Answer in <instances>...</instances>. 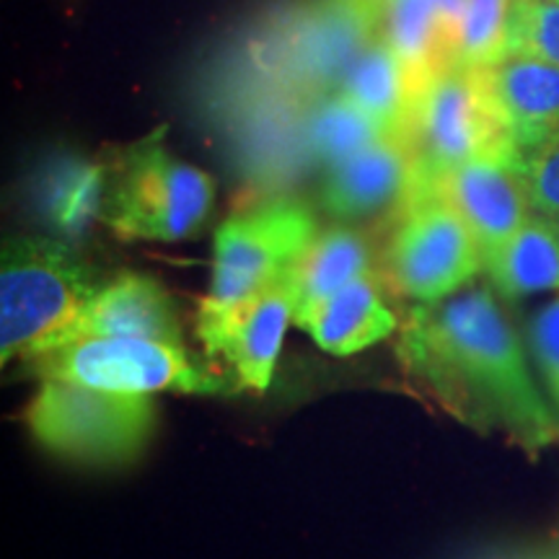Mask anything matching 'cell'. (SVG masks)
<instances>
[{
	"instance_id": "obj_1",
	"label": "cell",
	"mask_w": 559,
	"mask_h": 559,
	"mask_svg": "<svg viewBox=\"0 0 559 559\" xmlns=\"http://www.w3.org/2000/svg\"><path fill=\"white\" fill-rule=\"evenodd\" d=\"M400 358L432 400L481 436H502L531 459L559 438L555 409L489 288L417 304L402 326Z\"/></svg>"
},
{
	"instance_id": "obj_2",
	"label": "cell",
	"mask_w": 559,
	"mask_h": 559,
	"mask_svg": "<svg viewBox=\"0 0 559 559\" xmlns=\"http://www.w3.org/2000/svg\"><path fill=\"white\" fill-rule=\"evenodd\" d=\"M215 181L166 148L164 132L138 140L104 169L99 218L124 241H185L205 226Z\"/></svg>"
},
{
	"instance_id": "obj_3",
	"label": "cell",
	"mask_w": 559,
	"mask_h": 559,
	"mask_svg": "<svg viewBox=\"0 0 559 559\" xmlns=\"http://www.w3.org/2000/svg\"><path fill=\"white\" fill-rule=\"evenodd\" d=\"M107 283L66 243L19 236L0 257V355L26 360L81 317Z\"/></svg>"
},
{
	"instance_id": "obj_4",
	"label": "cell",
	"mask_w": 559,
	"mask_h": 559,
	"mask_svg": "<svg viewBox=\"0 0 559 559\" xmlns=\"http://www.w3.org/2000/svg\"><path fill=\"white\" fill-rule=\"evenodd\" d=\"M156 425L151 394H122L68 381H41L26 407V428L41 449L83 464H124Z\"/></svg>"
},
{
	"instance_id": "obj_5",
	"label": "cell",
	"mask_w": 559,
	"mask_h": 559,
	"mask_svg": "<svg viewBox=\"0 0 559 559\" xmlns=\"http://www.w3.org/2000/svg\"><path fill=\"white\" fill-rule=\"evenodd\" d=\"M402 135L415 156V181L481 156L519 153L495 107L487 73L464 66L440 70L412 96Z\"/></svg>"
},
{
	"instance_id": "obj_6",
	"label": "cell",
	"mask_w": 559,
	"mask_h": 559,
	"mask_svg": "<svg viewBox=\"0 0 559 559\" xmlns=\"http://www.w3.org/2000/svg\"><path fill=\"white\" fill-rule=\"evenodd\" d=\"M481 270L485 254L456 207L428 187H412L383 247V277L391 290L417 304H436L464 290Z\"/></svg>"
},
{
	"instance_id": "obj_7",
	"label": "cell",
	"mask_w": 559,
	"mask_h": 559,
	"mask_svg": "<svg viewBox=\"0 0 559 559\" xmlns=\"http://www.w3.org/2000/svg\"><path fill=\"white\" fill-rule=\"evenodd\" d=\"M41 381H68L122 394H221L223 376L192 360L185 345L143 337H88L26 358Z\"/></svg>"
},
{
	"instance_id": "obj_8",
	"label": "cell",
	"mask_w": 559,
	"mask_h": 559,
	"mask_svg": "<svg viewBox=\"0 0 559 559\" xmlns=\"http://www.w3.org/2000/svg\"><path fill=\"white\" fill-rule=\"evenodd\" d=\"M317 218L296 200H272L218 226L205 306H228L277 283L317 239Z\"/></svg>"
},
{
	"instance_id": "obj_9",
	"label": "cell",
	"mask_w": 559,
	"mask_h": 559,
	"mask_svg": "<svg viewBox=\"0 0 559 559\" xmlns=\"http://www.w3.org/2000/svg\"><path fill=\"white\" fill-rule=\"evenodd\" d=\"M298 293L290 272L277 283L228 306H198V337L207 355L234 368L241 389L264 394L275 376L285 332L296 324Z\"/></svg>"
},
{
	"instance_id": "obj_10",
	"label": "cell",
	"mask_w": 559,
	"mask_h": 559,
	"mask_svg": "<svg viewBox=\"0 0 559 559\" xmlns=\"http://www.w3.org/2000/svg\"><path fill=\"white\" fill-rule=\"evenodd\" d=\"M415 185L428 187L456 207L477 239L485 260L534 213L521 177L519 153H495V156L466 160L456 169Z\"/></svg>"
},
{
	"instance_id": "obj_11",
	"label": "cell",
	"mask_w": 559,
	"mask_h": 559,
	"mask_svg": "<svg viewBox=\"0 0 559 559\" xmlns=\"http://www.w3.org/2000/svg\"><path fill=\"white\" fill-rule=\"evenodd\" d=\"M88 337H143L185 345L179 313L169 290L156 277L140 272H122L115 280H107L81 317L55 334L41 349Z\"/></svg>"
},
{
	"instance_id": "obj_12",
	"label": "cell",
	"mask_w": 559,
	"mask_h": 559,
	"mask_svg": "<svg viewBox=\"0 0 559 559\" xmlns=\"http://www.w3.org/2000/svg\"><path fill=\"white\" fill-rule=\"evenodd\" d=\"M417 179L415 156L404 135H386L368 148L330 166L321 202L337 218L400 210L407 202Z\"/></svg>"
},
{
	"instance_id": "obj_13",
	"label": "cell",
	"mask_w": 559,
	"mask_h": 559,
	"mask_svg": "<svg viewBox=\"0 0 559 559\" xmlns=\"http://www.w3.org/2000/svg\"><path fill=\"white\" fill-rule=\"evenodd\" d=\"M464 0H373L376 37L409 75L412 96L440 70L456 66Z\"/></svg>"
},
{
	"instance_id": "obj_14",
	"label": "cell",
	"mask_w": 559,
	"mask_h": 559,
	"mask_svg": "<svg viewBox=\"0 0 559 559\" xmlns=\"http://www.w3.org/2000/svg\"><path fill=\"white\" fill-rule=\"evenodd\" d=\"M502 124L515 151L526 153L559 132V68L534 58L508 55L498 66L487 68Z\"/></svg>"
},
{
	"instance_id": "obj_15",
	"label": "cell",
	"mask_w": 559,
	"mask_h": 559,
	"mask_svg": "<svg viewBox=\"0 0 559 559\" xmlns=\"http://www.w3.org/2000/svg\"><path fill=\"white\" fill-rule=\"evenodd\" d=\"M296 326L309 334L324 353L347 358L391 337L400 321L383 304L379 280L368 272L332 298L321 300L306 317L296 319Z\"/></svg>"
},
{
	"instance_id": "obj_16",
	"label": "cell",
	"mask_w": 559,
	"mask_h": 559,
	"mask_svg": "<svg viewBox=\"0 0 559 559\" xmlns=\"http://www.w3.org/2000/svg\"><path fill=\"white\" fill-rule=\"evenodd\" d=\"M485 272L502 298L559 293V221L531 213V218L487 257Z\"/></svg>"
},
{
	"instance_id": "obj_17",
	"label": "cell",
	"mask_w": 559,
	"mask_h": 559,
	"mask_svg": "<svg viewBox=\"0 0 559 559\" xmlns=\"http://www.w3.org/2000/svg\"><path fill=\"white\" fill-rule=\"evenodd\" d=\"M368 272H373V251L366 236L349 228L319 234L290 270L298 293L296 319L306 317L321 300L332 298Z\"/></svg>"
},
{
	"instance_id": "obj_18",
	"label": "cell",
	"mask_w": 559,
	"mask_h": 559,
	"mask_svg": "<svg viewBox=\"0 0 559 559\" xmlns=\"http://www.w3.org/2000/svg\"><path fill=\"white\" fill-rule=\"evenodd\" d=\"M340 94L368 111L394 135L407 124L412 86L402 60L383 39H370L340 79Z\"/></svg>"
},
{
	"instance_id": "obj_19",
	"label": "cell",
	"mask_w": 559,
	"mask_h": 559,
	"mask_svg": "<svg viewBox=\"0 0 559 559\" xmlns=\"http://www.w3.org/2000/svg\"><path fill=\"white\" fill-rule=\"evenodd\" d=\"M386 135H394V132L376 122L368 111H362L358 104L349 102L340 91L334 96H324L306 122L309 151L326 166L340 164V160L368 148L370 143Z\"/></svg>"
},
{
	"instance_id": "obj_20",
	"label": "cell",
	"mask_w": 559,
	"mask_h": 559,
	"mask_svg": "<svg viewBox=\"0 0 559 559\" xmlns=\"http://www.w3.org/2000/svg\"><path fill=\"white\" fill-rule=\"evenodd\" d=\"M513 0H464L456 66L487 70L508 58Z\"/></svg>"
},
{
	"instance_id": "obj_21",
	"label": "cell",
	"mask_w": 559,
	"mask_h": 559,
	"mask_svg": "<svg viewBox=\"0 0 559 559\" xmlns=\"http://www.w3.org/2000/svg\"><path fill=\"white\" fill-rule=\"evenodd\" d=\"M508 55L559 68V5L547 0H513Z\"/></svg>"
},
{
	"instance_id": "obj_22",
	"label": "cell",
	"mask_w": 559,
	"mask_h": 559,
	"mask_svg": "<svg viewBox=\"0 0 559 559\" xmlns=\"http://www.w3.org/2000/svg\"><path fill=\"white\" fill-rule=\"evenodd\" d=\"M104 192V169L99 166L68 164L58 179H52L50 207L66 226H79L91 215H99Z\"/></svg>"
},
{
	"instance_id": "obj_23",
	"label": "cell",
	"mask_w": 559,
	"mask_h": 559,
	"mask_svg": "<svg viewBox=\"0 0 559 559\" xmlns=\"http://www.w3.org/2000/svg\"><path fill=\"white\" fill-rule=\"evenodd\" d=\"M521 177L534 213L559 221V132L521 153Z\"/></svg>"
},
{
	"instance_id": "obj_24",
	"label": "cell",
	"mask_w": 559,
	"mask_h": 559,
	"mask_svg": "<svg viewBox=\"0 0 559 559\" xmlns=\"http://www.w3.org/2000/svg\"><path fill=\"white\" fill-rule=\"evenodd\" d=\"M528 347L559 419V296L536 311L528 326Z\"/></svg>"
},
{
	"instance_id": "obj_25",
	"label": "cell",
	"mask_w": 559,
	"mask_h": 559,
	"mask_svg": "<svg viewBox=\"0 0 559 559\" xmlns=\"http://www.w3.org/2000/svg\"><path fill=\"white\" fill-rule=\"evenodd\" d=\"M547 3H557L559 5V0H547Z\"/></svg>"
}]
</instances>
